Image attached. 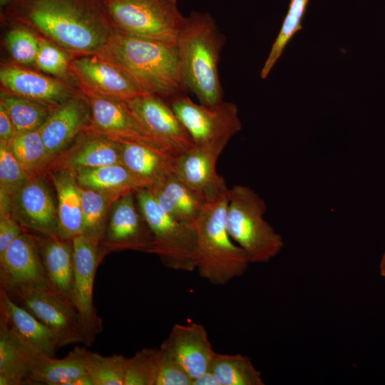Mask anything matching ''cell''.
Segmentation results:
<instances>
[{
	"label": "cell",
	"instance_id": "1",
	"mask_svg": "<svg viewBox=\"0 0 385 385\" xmlns=\"http://www.w3.org/2000/svg\"><path fill=\"white\" fill-rule=\"evenodd\" d=\"M107 0H10L1 21L21 26L72 56L98 51L113 34Z\"/></svg>",
	"mask_w": 385,
	"mask_h": 385
},
{
	"label": "cell",
	"instance_id": "2",
	"mask_svg": "<svg viewBox=\"0 0 385 385\" xmlns=\"http://www.w3.org/2000/svg\"><path fill=\"white\" fill-rule=\"evenodd\" d=\"M94 55L121 70L144 94L167 101L188 91L176 44H167L116 31Z\"/></svg>",
	"mask_w": 385,
	"mask_h": 385
},
{
	"label": "cell",
	"instance_id": "3",
	"mask_svg": "<svg viewBox=\"0 0 385 385\" xmlns=\"http://www.w3.org/2000/svg\"><path fill=\"white\" fill-rule=\"evenodd\" d=\"M225 40L214 18L197 11L185 17L178 37L176 46L185 88L205 106L222 101L218 66Z\"/></svg>",
	"mask_w": 385,
	"mask_h": 385
},
{
	"label": "cell",
	"instance_id": "4",
	"mask_svg": "<svg viewBox=\"0 0 385 385\" xmlns=\"http://www.w3.org/2000/svg\"><path fill=\"white\" fill-rule=\"evenodd\" d=\"M229 191L207 202L194 223L197 234L196 269L213 285H225L247 270L249 257L230 236L225 223Z\"/></svg>",
	"mask_w": 385,
	"mask_h": 385
},
{
	"label": "cell",
	"instance_id": "5",
	"mask_svg": "<svg viewBox=\"0 0 385 385\" xmlns=\"http://www.w3.org/2000/svg\"><path fill=\"white\" fill-rule=\"evenodd\" d=\"M266 210L265 201L250 188L236 185L229 189L227 230L250 262H268L284 246L281 235L264 219Z\"/></svg>",
	"mask_w": 385,
	"mask_h": 385
},
{
	"label": "cell",
	"instance_id": "6",
	"mask_svg": "<svg viewBox=\"0 0 385 385\" xmlns=\"http://www.w3.org/2000/svg\"><path fill=\"white\" fill-rule=\"evenodd\" d=\"M114 31L167 44H176L185 21L178 0H107Z\"/></svg>",
	"mask_w": 385,
	"mask_h": 385
},
{
	"label": "cell",
	"instance_id": "7",
	"mask_svg": "<svg viewBox=\"0 0 385 385\" xmlns=\"http://www.w3.org/2000/svg\"><path fill=\"white\" fill-rule=\"evenodd\" d=\"M139 208L154 237V252L167 268L192 272L196 269L195 225L165 212L148 188L135 192Z\"/></svg>",
	"mask_w": 385,
	"mask_h": 385
},
{
	"label": "cell",
	"instance_id": "8",
	"mask_svg": "<svg viewBox=\"0 0 385 385\" xmlns=\"http://www.w3.org/2000/svg\"><path fill=\"white\" fill-rule=\"evenodd\" d=\"M168 101L195 145L230 140L242 128L238 108L233 103L222 101L214 106H205L195 103L186 93Z\"/></svg>",
	"mask_w": 385,
	"mask_h": 385
},
{
	"label": "cell",
	"instance_id": "9",
	"mask_svg": "<svg viewBox=\"0 0 385 385\" xmlns=\"http://www.w3.org/2000/svg\"><path fill=\"white\" fill-rule=\"evenodd\" d=\"M73 275L72 304L77 312L86 346H91L102 331V320L93 301L96 268L101 262L100 243L80 235L72 239Z\"/></svg>",
	"mask_w": 385,
	"mask_h": 385
},
{
	"label": "cell",
	"instance_id": "10",
	"mask_svg": "<svg viewBox=\"0 0 385 385\" xmlns=\"http://www.w3.org/2000/svg\"><path fill=\"white\" fill-rule=\"evenodd\" d=\"M81 91L85 96L89 108L86 131L118 143H140L173 153L146 131L126 101L105 97L88 90Z\"/></svg>",
	"mask_w": 385,
	"mask_h": 385
},
{
	"label": "cell",
	"instance_id": "11",
	"mask_svg": "<svg viewBox=\"0 0 385 385\" xmlns=\"http://www.w3.org/2000/svg\"><path fill=\"white\" fill-rule=\"evenodd\" d=\"M125 250L154 252V237L139 208L135 192L124 195L113 203L100 244L101 259L108 252Z\"/></svg>",
	"mask_w": 385,
	"mask_h": 385
},
{
	"label": "cell",
	"instance_id": "12",
	"mask_svg": "<svg viewBox=\"0 0 385 385\" xmlns=\"http://www.w3.org/2000/svg\"><path fill=\"white\" fill-rule=\"evenodd\" d=\"M13 299L53 333L59 348L75 343H86L74 307L61 298L48 285L29 289Z\"/></svg>",
	"mask_w": 385,
	"mask_h": 385
},
{
	"label": "cell",
	"instance_id": "13",
	"mask_svg": "<svg viewBox=\"0 0 385 385\" xmlns=\"http://www.w3.org/2000/svg\"><path fill=\"white\" fill-rule=\"evenodd\" d=\"M229 141L223 139L195 145L175 159L174 173L206 203L229 191L225 180L216 170L218 158Z\"/></svg>",
	"mask_w": 385,
	"mask_h": 385
},
{
	"label": "cell",
	"instance_id": "14",
	"mask_svg": "<svg viewBox=\"0 0 385 385\" xmlns=\"http://www.w3.org/2000/svg\"><path fill=\"white\" fill-rule=\"evenodd\" d=\"M0 285L12 299L48 285L35 235L25 230L0 255Z\"/></svg>",
	"mask_w": 385,
	"mask_h": 385
},
{
	"label": "cell",
	"instance_id": "15",
	"mask_svg": "<svg viewBox=\"0 0 385 385\" xmlns=\"http://www.w3.org/2000/svg\"><path fill=\"white\" fill-rule=\"evenodd\" d=\"M126 102L146 131L177 156L195 145L167 100L143 94Z\"/></svg>",
	"mask_w": 385,
	"mask_h": 385
},
{
	"label": "cell",
	"instance_id": "16",
	"mask_svg": "<svg viewBox=\"0 0 385 385\" xmlns=\"http://www.w3.org/2000/svg\"><path fill=\"white\" fill-rule=\"evenodd\" d=\"M0 82L1 91L53 108L81 92L77 86L15 62L1 63Z\"/></svg>",
	"mask_w": 385,
	"mask_h": 385
},
{
	"label": "cell",
	"instance_id": "17",
	"mask_svg": "<svg viewBox=\"0 0 385 385\" xmlns=\"http://www.w3.org/2000/svg\"><path fill=\"white\" fill-rule=\"evenodd\" d=\"M43 175H34L12 197L9 210L25 230L59 237L57 205Z\"/></svg>",
	"mask_w": 385,
	"mask_h": 385
},
{
	"label": "cell",
	"instance_id": "18",
	"mask_svg": "<svg viewBox=\"0 0 385 385\" xmlns=\"http://www.w3.org/2000/svg\"><path fill=\"white\" fill-rule=\"evenodd\" d=\"M71 68L80 90L123 101L144 94L121 70L94 54L72 56Z\"/></svg>",
	"mask_w": 385,
	"mask_h": 385
},
{
	"label": "cell",
	"instance_id": "19",
	"mask_svg": "<svg viewBox=\"0 0 385 385\" xmlns=\"http://www.w3.org/2000/svg\"><path fill=\"white\" fill-rule=\"evenodd\" d=\"M89 122V108L80 92L55 108L39 128L51 160L65 151L84 132Z\"/></svg>",
	"mask_w": 385,
	"mask_h": 385
},
{
	"label": "cell",
	"instance_id": "20",
	"mask_svg": "<svg viewBox=\"0 0 385 385\" xmlns=\"http://www.w3.org/2000/svg\"><path fill=\"white\" fill-rule=\"evenodd\" d=\"M122 163L118 142L85 130L65 151L53 158L44 175L51 170L78 172L103 165Z\"/></svg>",
	"mask_w": 385,
	"mask_h": 385
},
{
	"label": "cell",
	"instance_id": "21",
	"mask_svg": "<svg viewBox=\"0 0 385 385\" xmlns=\"http://www.w3.org/2000/svg\"><path fill=\"white\" fill-rule=\"evenodd\" d=\"M161 346L175 357L192 380L210 369L216 354L205 327L195 322L174 324Z\"/></svg>",
	"mask_w": 385,
	"mask_h": 385
},
{
	"label": "cell",
	"instance_id": "22",
	"mask_svg": "<svg viewBox=\"0 0 385 385\" xmlns=\"http://www.w3.org/2000/svg\"><path fill=\"white\" fill-rule=\"evenodd\" d=\"M36 237L49 287L73 305L71 301L73 275L72 240L40 235H36Z\"/></svg>",
	"mask_w": 385,
	"mask_h": 385
},
{
	"label": "cell",
	"instance_id": "23",
	"mask_svg": "<svg viewBox=\"0 0 385 385\" xmlns=\"http://www.w3.org/2000/svg\"><path fill=\"white\" fill-rule=\"evenodd\" d=\"M0 318L38 354L55 356L59 346L53 333L3 289L0 291Z\"/></svg>",
	"mask_w": 385,
	"mask_h": 385
},
{
	"label": "cell",
	"instance_id": "24",
	"mask_svg": "<svg viewBox=\"0 0 385 385\" xmlns=\"http://www.w3.org/2000/svg\"><path fill=\"white\" fill-rule=\"evenodd\" d=\"M91 351L77 346L62 359L38 354L31 365L26 383L48 385H72L88 374Z\"/></svg>",
	"mask_w": 385,
	"mask_h": 385
},
{
	"label": "cell",
	"instance_id": "25",
	"mask_svg": "<svg viewBox=\"0 0 385 385\" xmlns=\"http://www.w3.org/2000/svg\"><path fill=\"white\" fill-rule=\"evenodd\" d=\"M46 175H50L56 192L59 237L71 240L83 234L81 186L76 173L56 170Z\"/></svg>",
	"mask_w": 385,
	"mask_h": 385
},
{
	"label": "cell",
	"instance_id": "26",
	"mask_svg": "<svg viewBox=\"0 0 385 385\" xmlns=\"http://www.w3.org/2000/svg\"><path fill=\"white\" fill-rule=\"evenodd\" d=\"M148 189L165 212L184 222L194 225L206 204L174 172Z\"/></svg>",
	"mask_w": 385,
	"mask_h": 385
},
{
	"label": "cell",
	"instance_id": "27",
	"mask_svg": "<svg viewBox=\"0 0 385 385\" xmlns=\"http://www.w3.org/2000/svg\"><path fill=\"white\" fill-rule=\"evenodd\" d=\"M38 353L0 318V385L26 383Z\"/></svg>",
	"mask_w": 385,
	"mask_h": 385
},
{
	"label": "cell",
	"instance_id": "28",
	"mask_svg": "<svg viewBox=\"0 0 385 385\" xmlns=\"http://www.w3.org/2000/svg\"><path fill=\"white\" fill-rule=\"evenodd\" d=\"M121 163L149 188L174 172L177 155L158 148L135 143H119Z\"/></svg>",
	"mask_w": 385,
	"mask_h": 385
},
{
	"label": "cell",
	"instance_id": "29",
	"mask_svg": "<svg viewBox=\"0 0 385 385\" xmlns=\"http://www.w3.org/2000/svg\"><path fill=\"white\" fill-rule=\"evenodd\" d=\"M79 185L122 196L148 186L122 163L103 165L76 172Z\"/></svg>",
	"mask_w": 385,
	"mask_h": 385
},
{
	"label": "cell",
	"instance_id": "30",
	"mask_svg": "<svg viewBox=\"0 0 385 385\" xmlns=\"http://www.w3.org/2000/svg\"><path fill=\"white\" fill-rule=\"evenodd\" d=\"M81 194L82 235L101 244L106 234L112 205L121 196L82 187Z\"/></svg>",
	"mask_w": 385,
	"mask_h": 385
},
{
	"label": "cell",
	"instance_id": "31",
	"mask_svg": "<svg viewBox=\"0 0 385 385\" xmlns=\"http://www.w3.org/2000/svg\"><path fill=\"white\" fill-rule=\"evenodd\" d=\"M7 144L15 158L31 177L44 176L51 158L39 129L16 133Z\"/></svg>",
	"mask_w": 385,
	"mask_h": 385
},
{
	"label": "cell",
	"instance_id": "32",
	"mask_svg": "<svg viewBox=\"0 0 385 385\" xmlns=\"http://www.w3.org/2000/svg\"><path fill=\"white\" fill-rule=\"evenodd\" d=\"M0 105L9 115L16 133L39 129L55 109L4 91H1Z\"/></svg>",
	"mask_w": 385,
	"mask_h": 385
},
{
	"label": "cell",
	"instance_id": "33",
	"mask_svg": "<svg viewBox=\"0 0 385 385\" xmlns=\"http://www.w3.org/2000/svg\"><path fill=\"white\" fill-rule=\"evenodd\" d=\"M220 385H263L261 373L251 360L240 354L216 353L210 369Z\"/></svg>",
	"mask_w": 385,
	"mask_h": 385
},
{
	"label": "cell",
	"instance_id": "34",
	"mask_svg": "<svg viewBox=\"0 0 385 385\" xmlns=\"http://www.w3.org/2000/svg\"><path fill=\"white\" fill-rule=\"evenodd\" d=\"M72 55L52 41L38 36L35 68L44 73L78 86L71 68Z\"/></svg>",
	"mask_w": 385,
	"mask_h": 385
},
{
	"label": "cell",
	"instance_id": "35",
	"mask_svg": "<svg viewBox=\"0 0 385 385\" xmlns=\"http://www.w3.org/2000/svg\"><path fill=\"white\" fill-rule=\"evenodd\" d=\"M30 177L7 142L0 141V212L10 211L12 197Z\"/></svg>",
	"mask_w": 385,
	"mask_h": 385
},
{
	"label": "cell",
	"instance_id": "36",
	"mask_svg": "<svg viewBox=\"0 0 385 385\" xmlns=\"http://www.w3.org/2000/svg\"><path fill=\"white\" fill-rule=\"evenodd\" d=\"M308 2L309 0H290L280 31L261 70L262 79L267 77L292 36L302 29V21Z\"/></svg>",
	"mask_w": 385,
	"mask_h": 385
},
{
	"label": "cell",
	"instance_id": "37",
	"mask_svg": "<svg viewBox=\"0 0 385 385\" xmlns=\"http://www.w3.org/2000/svg\"><path fill=\"white\" fill-rule=\"evenodd\" d=\"M160 348H144L128 358L124 385H155Z\"/></svg>",
	"mask_w": 385,
	"mask_h": 385
},
{
	"label": "cell",
	"instance_id": "38",
	"mask_svg": "<svg viewBox=\"0 0 385 385\" xmlns=\"http://www.w3.org/2000/svg\"><path fill=\"white\" fill-rule=\"evenodd\" d=\"M128 358L122 354H90L88 374L94 385H124Z\"/></svg>",
	"mask_w": 385,
	"mask_h": 385
},
{
	"label": "cell",
	"instance_id": "39",
	"mask_svg": "<svg viewBox=\"0 0 385 385\" xmlns=\"http://www.w3.org/2000/svg\"><path fill=\"white\" fill-rule=\"evenodd\" d=\"M6 43L14 62L28 68L35 67L38 49L36 34L21 26H11Z\"/></svg>",
	"mask_w": 385,
	"mask_h": 385
},
{
	"label": "cell",
	"instance_id": "40",
	"mask_svg": "<svg viewBox=\"0 0 385 385\" xmlns=\"http://www.w3.org/2000/svg\"><path fill=\"white\" fill-rule=\"evenodd\" d=\"M161 350L155 385H192V379L175 357L165 348Z\"/></svg>",
	"mask_w": 385,
	"mask_h": 385
},
{
	"label": "cell",
	"instance_id": "41",
	"mask_svg": "<svg viewBox=\"0 0 385 385\" xmlns=\"http://www.w3.org/2000/svg\"><path fill=\"white\" fill-rule=\"evenodd\" d=\"M24 231L10 211L0 212V255Z\"/></svg>",
	"mask_w": 385,
	"mask_h": 385
},
{
	"label": "cell",
	"instance_id": "42",
	"mask_svg": "<svg viewBox=\"0 0 385 385\" xmlns=\"http://www.w3.org/2000/svg\"><path fill=\"white\" fill-rule=\"evenodd\" d=\"M15 134L16 130L9 115L0 105V141L9 142Z\"/></svg>",
	"mask_w": 385,
	"mask_h": 385
},
{
	"label": "cell",
	"instance_id": "43",
	"mask_svg": "<svg viewBox=\"0 0 385 385\" xmlns=\"http://www.w3.org/2000/svg\"><path fill=\"white\" fill-rule=\"evenodd\" d=\"M192 385H220L211 370L207 371L192 380Z\"/></svg>",
	"mask_w": 385,
	"mask_h": 385
},
{
	"label": "cell",
	"instance_id": "44",
	"mask_svg": "<svg viewBox=\"0 0 385 385\" xmlns=\"http://www.w3.org/2000/svg\"><path fill=\"white\" fill-rule=\"evenodd\" d=\"M380 272L381 274L385 277V252L383 255L380 264Z\"/></svg>",
	"mask_w": 385,
	"mask_h": 385
},
{
	"label": "cell",
	"instance_id": "45",
	"mask_svg": "<svg viewBox=\"0 0 385 385\" xmlns=\"http://www.w3.org/2000/svg\"><path fill=\"white\" fill-rule=\"evenodd\" d=\"M10 0H0L1 7L7 4Z\"/></svg>",
	"mask_w": 385,
	"mask_h": 385
}]
</instances>
